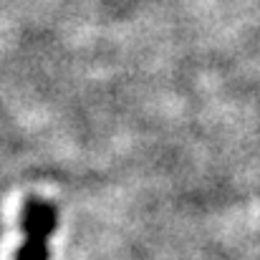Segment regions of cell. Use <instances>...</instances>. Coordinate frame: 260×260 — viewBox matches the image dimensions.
Masks as SVG:
<instances>
[{
    "mask_svg": "<svg viewBox=\"0 0 260 260\" xmlns=\"http://www.w3.org/2000/svg\"><path fill=\"white\" fill-rule=\"evenodd\" d=\"M56 222H58V215H56V207L43 202V200H36L30 197L23 207V233H25V240H38V243H46L51 238V233L56 230Z\"/></svg>",
    "mask_w": 260,
    "mask_h": 260,
    "instance_id": "1",
    "label": "cell"
},
{
    "mask_svg": "<svg viewBox=\"0 0 260 260\" xmlns=\"http://www.w3.org/2000/svg\"><path fill=\"white\" fill-rule=\"evenodd\" d=\"M15 260H48V245L38 240H25Z\"/></svg>",
    "mask_w": 260,
    "mask_h": 260,
    "instance_id": "2",
    "label": "cell"
}]
</instances>
